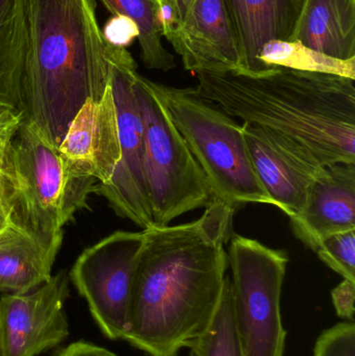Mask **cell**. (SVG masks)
<instances>
[{"mask_svg": "<svg viewBox=\"0 0 355 356\" xmlns=\"http://www.w3.org/2000/svg\"><path fill=\"white\" fill-rule=\"evenodd\" d=\"M56 356H118L112 351L87 342H75L58 351Z\"/></svg>", "mask_w": 355, "mask_h": 356, "instance_id": "obj_28", "label": "cell"}, {"mask_svg": "<svg viewBox=\"0 0 355 356\" xmlns=\"http://www.w3.org/2000/svg\"><path fill=\"white\" fill-rule=\"evenodd\" d=\"M319 259L344 280L355 282V229L322 238L315 248Z\"/></svg>", "mask_w": 355, "mask_h": 356, "instance_id": "obj_22", "label": "cell"}, {"mask_svg": "<svg viewBox=\"0 0 355 356\" xmlns=\"http://www.w3.org/2000/svg\"><path fill=\"white\" fill-rule=\"evenodd\" d=\"M165 27L181 24L192 0H158Z\"/></svg>", "mask_w": 355, "mask_h": 356, "instance_id": "obj_27", "label": "cell"}, {"mask_svg": "<svg viewBox=\"0 0 355 356\" xmlns=\"http://www.w3.org/2000/svg\"><path fill=\"white\" fill-rule=\"evenodd\" d=\"M242 129L254 173L271 204L295 217L304 209L311 184L327 165L279 131L252 122H244Z\"/></svg>", "mask_w": 355, "mask_h": 356, "instance_id": "obj_11", "label": "cell"}, {"mask_svg": "<svg viewBox=\"0 0 355 356\" xmlns=\"http://www.w3.org/2000/svg\"><path fill=\"white\" fill-rule=\"evenodd\" d=\"M67 172L108 184L120 160L118 121L112 89L101 99H88L75 115L58 146Z\"/></svg>", "mask_w": 355, "mask_h": 356, "instance_id": "obj_13", "label": "cell"}, {"mask_svg": "<svg viewBox=\"0 0 355 356\" xmlns=\"http://www.w3.org/2000/svg\"><path fill=\"white\" fill-rule=\"evenodd\" d=\"M69 274L63 270L31 292L3 295L0 356H38L64 342L69 337Z\"/></svg>", "mask_w": 355, "mask_h": 356, "instance_id": "obj_10", "label": "cell"}, {"mask_svg": "<svg viewBox=\"0 0 355 356\" xmlns=\"http://www.w3.org/2000/svg\"><path fill=\"white\" fill-rule=\"evenodd\" d=\"M156 1H158V0H156ZM158 4H160V2H158Z\"/></svg>", "mask_w": 355, "mask_h": 356, "instance_id": "obj_31", "label": "cell"}, {"mask_svg": "<svg viewBox=\"0 0 355 356\" xmlns=\"http://www.w3.org/2000/svg\"><path fill=\"white\" fill-rule=\"evenodd\" d=\"M22 114L60 146L88 99L110 85L106 41L96 0H25Z\"/></svg>", "mask_w": 355, "mask_h": 356, "instance_id": "obj_2", "label": "cell"}, {"mask_svg": "<svg viewBox=\"0 0 355 356\" xmlns=\"http://www.w3.org/2000/svg\"><path fill=\"white\" fill-rule=\"evenodd\" d=\"M104 37L110 43L126 47L133 38H138V29L129 19L116 17L110 22L108 33H104Z\"/></svg>", "mask_w": 355, "mask_h": 356, "instance_id": "obj_26", "label": "cell"}, {"mask_svg": "<svg viewBox=\"0 0 355 356\" xmlns=\"http://www.w3.org/2000/svg\"><path fill=\"white\" fill-rule=\"evenodd\" d=\"M236 209L215 199L196 221L144 229L124 341L148 356H177L208 328L226 280Z\"/></svg>", "mask_w": 355, "mask_h": 356, "instance_id": "obj_1", "label": "cell"}, {"mask_svg": "<svg viewBox=\"0 0 355 356\" xmlns=\"http://www.w3.org/2000/svg\"><path fill=\"white\" fill-rule=\"evenodd\" d=\"M292 42L333 60H355V0H306Z\"/></svg>", "mask_w": 355, "mask_h": 356, "instance_id": "obj_16", "label": "cell"}, {"mask_svg": "<svg viewBox=\"0 0 355 356\" xmlns=\"http://www.w3.org/2000/svg\"><path fill=\"white\" fill-rule=\"evenodd\" d=\"M196 75V92L229 116L296 140L325 165L355 163L354 79L289 68Z\"/></svg>", "mask_w": 355, "mask_h": 356, "instance_id": "obj_3", "label": "cell"}, {"mask_svg": "<svg viewBox=\"0 0 355 356\" xmlns=\"http://www.w3.org/2000/svg\"><path fill=\"white\" fill-rule=\"evenodd\" d=\"M314 356H355L354 322H342L324 330L315 344Z\"/></svg>", "mask_w": 355, "mask_h": 356, "instance_id": "obj_23", "label": "cell"}, {"mask_svg": "<svg viewBox=\"0 0 355 356\" xmlns=\"http://www.w3.org/2000/svg\"><path fill=\"white\" fill-rule=\"evenodd\" d=\"M0 202H6V184L4 180L3 173L0 171Z\"/></svg>", "mask_w": 355, "mask_h": 356, "instance_id": "obj_30", "label": "cell"}, {"mask_svg": "<svg viewBox=\"0 0 355 356\" xmlns=\"http://www.w3.org/2000/svg\"><path fill=\"white\" fill-rule=\"evenodd\" d=\"M114 16L129 19L138 29L141 58L146 68L172 70L174 56L163 43L164 23L156 0H101Z\"/></svg>", "mask_w": 355, "mask_h": 356, "instance_id": "obj_19", "label": "cell"}, {"mask_svg": "<svg viewBox=\"0 0 355 356\" xmlns=\"http://www.w3.org/2000/svg\"><path fill=\"white\" fill-rule=\"evenodd\" d=\"M239 43L238 72L254 75L266 44L289 42L297 29L306 0H225Z\"/></svg>", "mask_w": 355, "mask_h": 356, "instance_id": "obj_15", "label": "cell"}, {"mask_svg": "<svg viewBox=\"0 0 355 356\" xmlns=\"http://www.w3.org/2000/svg\"><path fill=\"white\" fill-rule=\"evenodd\" d=\"M164 37L190 72L239 71V43L225 0H192L183 22L165 27Z\"/></svg>", "mask_w": 355, "mask_h": 356, "instance_id": "obj_12", "label": "cell"}, {"mask_svg": "<svg viewBox=\"0 0 355 356\" xmlns=\"http://www.w3.org/2000/svg\"><path fill=\"white\" fill-rule=\"evenodd\" d=\"M8 217H10V207L8 203L0 202V230L8 223Z\"/></svg>", "mask_w": 355, "mask_h": 356, "instance_id": "obj_29", "label": "cell"}, {"mask_svg": "<svg viewBox=\"0 0 355 356\" xmlns=\"http://www.w3.org/2000/svg\"><path fill=\"white\" fill-rule=\"evenodd\" d=\"M2 173L10 207L8 222L56 261L64 226L85 207L97 181L71 177L58 146L25 121L10 143Z\"/></svg>", "mask_w": 355, "mask_h": 356, "instance_id": "obj_4", "label": "cell"}, {"mask_svg": "<svg viewBox=\"0 0 355 356\" xmlns=\"http://www.w3.org/2000/svg\"><path fill=\"white\" fill-rule=\"evenodd\" d=\"M135 91L143 121L152 218L156 226H167L216 198L152 81L138 72Z\"/></svg>", "mask_w": 355, "mask_h": 356, "instance_id": "obj_6", "label": "cell"}, {"mask_svg": "<svg viewBox=\"0 0 355 356\" xmlns=\"http://www.w3.org/2000/svg\"><path fill=\"white\" fill-rule=\"evenodd\" d=\"M290 224L312 250L331 234L355 229V163L323 167L311 184L304 209Z\"/></svg>", "mask_w": 355, "mask_h": 356, "instance_id": "obj_14", "label": "cell"}, {"mask_svg": "<svg viewBox=\"0 0 355 356\" xmlns=\"http://www.w3.org/2000/svg\"><path fill=\"white\" fill-rule=\"evenodd\" d=\"M144 238V230L113 232L85 249L69 273L94 321L110 340H124L126 334L133 273Z\"/></svg>", "mask_w": 355, "mask_h": 356, "instance_id": "obj_9", "label": "cell"}, {"mask_svg": "<svg viewBox=\"0 0 355 356\" xmlns=\"http://www.w3.org/2000/svg\"><path fill=\"white\" fill-rule=\"evenodd\" d=\"M336 313L346 321L354 322L355 282L343 280V282L331 291Z\"/></svg>", "mask_w": 355, "mask_h": 356, "instance_id": "obj_25", "label": "cell"}, {"mask_svg": "<svg viewBox=\"0 0 355 356\" xmlns=\"http://www.w3.org/2000/svg\"><path fill=\"white\" fill-rule=\"evenodd\" d=\"M229 243L233 313L243 355L285 356L281 298L289 257L238 234Z\"/></svg>", "mask_w": 355, "mask_h": 356, "instance_id": "obj_7", "label": "cell"}, {"mask_svg": "<svg viewBox=\"0 0 355 356\" xmlns=\"http://www.w3.org/2000/svg\"><path fill=\"white\" fill-rule=\"evenodd\" d=\"M189 349L188 356H244L236 326L233 290L229 276L210 325Z\"/></svg>", "mask_w": 355, "mask_h": 356, "instance_id": "obj_21", "label": "cell"}, {"mask_svg": "<svg viewBox=\"0 0 355 356\" xmlns=\"http://www.w3.org/2000/svg\"><path fill=\"white\" fill-rule=\"evenodd\" d=\"M106 56L118 121L120 160L110 181L96 184L93 193L104 197L117 215L148 229L156 224L146 178L143 121L135 91L137 63L126 47L108 41Z\"/></svg>", "mask_w": 355, "mask_h": 356, "instance_id": "obj_8", "label": "cell"}, {"mask_svg": "<svg viewBox=\"0 0 355 356\" xmlns=\"http://www.w3.org/2000/svg\"><path fill=\"white\" fill-rule=\"evenodd\" d=\"M54 261L23 230L8 222L0 230V293L25 294L52 276Z\"/></svg>", "mask_w": 355, "mask_h": 356, "instance_id": "obj_17", "label": "cell"}, {"mask_svg": "<svg viewBox=\"0 0 355 356\" xmlns=\"http://www.w3.org/2000/svg\"><path fill=\"white\" fill-rule=\"evenodd\" d=\"M152 87L199 165L215 198L235 209L247 203L271 204L254 173L242 125L204 100L195 88L181 89L154 81Z\"/></svg>", "mask_w": 355, "mask_h": 356, "instance_id": "obj_5", "label": "cell"}, {"mask_svg": "<svg viewBox=\"0 0 355 356\" xmlns=\"http://www.w3.org/2000/svg\"><path fill=\"white\" fill-rule=\"evenodd\" d=\"M277 68L331 73L355 79V60H333L292 41L266 44L258 54L254 75L264 74Z\"/></svg>", "mask_w": 355, "mask_h": 356, "instance_id": "obj_20", "label": "cell"}, {"mask_svg": "<svg viewBox=\"0 0 355 356\" xmlns=\"http://www.w3.org/2000/svg\"><path fill=\"white\" fill-rule=\"evenodd\" d=\"M24 117L16 108L0 104V171L3 168L6 154Z\"/></svg>", "mask_w": 355, "mask_h": 356, "instance_id": "obj_24", "label": "cell"}, {"mask_svg": "<svg viewBox=\"0 0 355 356\" xmlns=\"http://www.w3.org/2000/svg\"><path fill=\"white\" fill-rule=\"evenodd\" d=\"M25 0H0V104L22 113Z\"/></svg>", "mask_w": 355, "mask_h": 356, "instance_id": "obj_18", "label": "cell"}]
</instances>
